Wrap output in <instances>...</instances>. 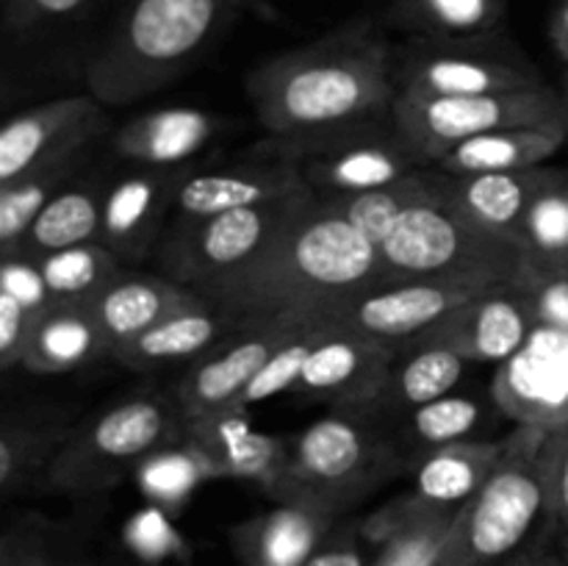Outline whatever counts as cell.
<instances>
[{"instance_id": "6da1fadb", "label": "cell", "mask_w": 568, "mask_h": 566, "mask_svg": "<svg viewBox=\"0 0 568 566\" xmlns=\"http://www.w3.org/2000/svg\"><path fill=\"white\" fill-rule=\"evenodd\" d=\"M386 281L381 250L316 194L255 259L194 292L236 320L320 316L353 294Z\"/></svg>"}, {"instance_id": "7a4b0ae2", "label": "cell", "mask_w": 568, "mask_h": 566, "mask_svg": "<svg viewBox=\"0 0 568 566\" xmlns=\"http://www.w3.org/2000/svg\"><path fill=\"white\" fill-rule=\"evenodd\" d=\"M255 117L275 139L316 137L392 117V50L366 26L275 55L247 75Z\"/></svg>"}, {"instance_id": "3957f363", "label": "cell", "mask_w": 568, "mask_h": 566, "mask_svg": "<svg viewBox=\"0 0 568 566\" xmlns=\"http://www.w3.org/2000/svg\"><path fill=\"white\" fill-rule=\"evenodd\" d=\"M242 0H133L87 67L89 94L125 105L164 89L222 37Z\"/></svg>"}, {"instance_id": "277c9868", "label": "cell", "mask_w": 568, "mask_h": 566, "mask_svg": "<svg viewBox=\"0 0 568 566\" xmlns=\"http://www.w3.org/2000/svg\"><path fill=\"white\" fill-rule=\"evenodd\" d=\"M555 536L549 433L516 425L486 486L460 508L447 547L464 566H499Z\"/></svg>"}, {"instance_id": "5b68a950", "label": "cell", "mask_w": 568, "mask_h": 566, "mask_svg": "<svg viewBox=\"0 0 568 566\" xmlns=\"http://www.w3.org/2000/svg\"><path fill=\"white\" fill-rule=\"evenodd\" d=\"M403 455L392 438L372 431L369 416L316 420L286 442L283 461L264 483L275 503L333 519L399 475Z\"/></svg>"}, {"instance_id": "8992f818", "label": "cell", "mask_w": 568, "mask_h": 566, "mask_svg": "<svg viewBox=\"0 0 568 566\" xmlns=\"http://www.w3.org/2000/svg\"><path fill=\"white\" fill-rule=\"evenodd\" d=\"M386 281H438L466 289L516 286L527 272V253L508 233L469 220L447 200L410 209L381 244Z\"/></svg>"}, {"instance_id": "52a82bcc", "label": "cell", "mask_w": 568, "mask_h": 566, "mask_svg": "<svg viewBox=\"0 0 568 566\" xmlns=\"http://www.w3.org/2000/svg\"><path fill=\"white\" fill-rule=\"evenodd\" d=\"M186 442V414L178 400L133 397L72 427L70 438L50 464L44 486L87 497L136 475L155 449Z\"/></svg>"}, {"instance_id": "ba28073f", "label": "cell", "mask_w": 568, "mask_h": 566, "mask_svg": "<svg viewBox=\"0 0 568 566\" xmlns=\"http://www.w3.org/2000/svg\"><path fill=\"white\" fill-rule=\"evenodd\" d=\"M275 148L272 155L297 161L311 192L327 200L383 189L433 166L394 125V117L316 137L275 139Z\"/></svg>"}, {"instance_id": "9c48e42d", "label": "cell", "mask_w": 568, "mask_h": 566, "mask_svg": "<svg viewBox=\"0 0 568 566\" xmlns=\"http://www.w3.org/2000/svg\"><path fill=\"white\" fill-rule=\"evenodd\" d=\"M392 117L403 137L436 164L449 150L480 133L505 128L568 125V103L549 87L469 98L399 92Z\"/></svg>"}, {"instance_id": "30bf717a", "label": "cell", "mask_w": 568, "mask_h": 566, "mask_svg": "<svg viewBox=\"0 0 568 566\" xmlns=\"http://www.w3.org/2000/svg\"><path fill=\"white\" fill-rule=\"evenodd\" d=\"M314 198L308 189L203 220H170L155 259L166 277L197 289L255 259Z\"/></svg>"}, {"instance_id": "8fae6325", "label": "cell", "mask_w": 568, "mask_h": 566, "mask_svg": "<svg viewBox=\"0 0 568 566\" xmlns=\"http://www.w3.org/2000/svg\"><path fill=\"white\" fill-rule=\"evenodd\" d=\"M399 92L433 98H469V94L527 92L547 87L536 67L486 33L475 37H438L419 42L397 67Z\"/></svg>"}, {"instance_id": "7c38bea8", "label": "cell", "mask_w": 568, "mask_h": 566, "mask_svg": "<svg viewBox=\"0 0 568 566\" xmlns=\"http://www.w3.org/2000/svg\"><path fill=\"white\" fill-rule=\"evenodd\" d=\"M477 294H483L480 289L438 281H381L320 314V320L338 331L358 333L392 347H408Z\"/></svg>"}, {"instance_id": "4fadbf2b", "label": "cell", "mask_w": 568, "mask_h": 566, "mask_svg": "<svg viewBox=\"0 0 568 566\" xmlns=\"http://www.w3.org/2000/svg\"><path fill=\"white\" fill-rule=\"evenodd\" d=\"M488 394L514 427L564 431L568 425V333L538 325L525 347L497 366Z\"/></svg>"}, {"instance_id": "5bb4252c", "label": "cell", "mask_w": 568, "mask_h": 566, "mask_svg": "<svg viewBox=\"0 0 568 566\" xmlns=\"http://www.w3.org/2000/svg\"><path fill=\"white\" fill-rule=\"evenodd\" d=\"M303 320L305 316H272V320L244 322L227 342L194 361L183 375L175 397L186 420L233 411L261 366L297 331Z\"/></svg>"}, {"instance_id": "9a60e30c", "label": "cell", "mask_w": 568, "mask_h": 566, "mask_svg": "<svg viewBox=\"0 0 568 566\" xmlns=\"http://www.w3.org/2000/svg\"><path fill=\"white\" fill-rule=\"evenodd\" d=\"M399 347L331 327L305 361L294 394L331 403L342 414H364L377 403Z\"/></svg>"}, {"instance_id": "2e32d148", "label": "cell", "mask_w": 568, "mask_h": 566, "mask_svg": "<svg viewBox=\"0 0 568 566\" xmlns=\"http://www.w3.org/2000/svg\"><path fill=\"white\" fill-rule=\"evenodd\" d=\"M183 166L139 164L122 175L111 178L103 198L100 244L109 247L122 264H136L159 250L172 220L175 189L183 178Z\"/></svg>"}, {"instance_id": "e0dca14e", "label": "cell", "mask_w": 568, "mask_h": 566, "mask_svg": "<svg viewBox=\"0 0 568 566\" xmlns=\"http://www.w3.org/2000/svg\"><path fill=\"white\" fill-rule=\"evenodd\" d=\"M105 125V105L89 92L22 111L0 128V183L14 181L48 155L92 148Z\"/></svg>"}, {"instance_id": "ac0fdd59", "label": "cell", "mask_w": 568, "mask_h": 566, "mask_svg": "<svg viewBox=\"0 0 568 566\" xmlns=\"http://www.w3.org/2000/svg\"><path fill=\"white\" fill-rule=\"evenodd\" d=\"M536 327L525 292L519 286H503L471 297L416 344H442L471 364L499 366L525 347Z\"/></svg>"}, {"instance_id": "d6986e66", "label": "cell", "mask_w": 568, "mask_h": 566, "mask_svg": "<svg viewBox=\"0 0 568 566\" xmlns=\"http://www.w3.org/2000/svg\"><path fill=\"white\" fill-rule=\"evenodd\" d=\"M308 189L297 161L281 159V155L222 166V170L183 172L175 189L172 220H203V216L270 203L288 194L308 192Z\"/></svg>"}, {"instance_id": "ffe728a7", "label": "cell", "mask_w": 568, "mask_h": 566, "mask_svg": "<svg viewBox=\"0 0 568 566\" xmlns=\"http://www.w3.org/2000/svg\"><path fill=\"white\" fill-rule=\"evenodd\" d=\"M197 300L200 292L166 275H142V272L122 270L103 292L81 305H87L89 314L94 316L111 355H114L128 342L142 336L166 316L194 305Z\"/></svg>"}, {"instance_id": "44dd1931", "label": "cell", "mask_w": 568, "mask_h": 566, "mask_svg": "<svg viewBox=\"0 0 568 566\" xmlns=\"http://www.w3.org/2000/svg\"><path fill=\"white\" fill-rule=\"evenodd\" d=\"M242 325L244 322L236 320L231 311L200 294L197 303L161 320L159 325L116 350L111 358L136 372L161 370L181 361H200L227 342Z\"/></svg>"}, {"instance_id": "7402d4cb", "label": "cell", "mask_w": 568, "mask_h": 566, "mask_svg": "<svg viewBox=\"0 0 568 566\" xmlns=\"http://www.w3.org/2000/svg\"><path fill=\"white\" fill-rule=\"evenodd\" d=\"M458 514L408 492L366 516L358 533L377 547L372 566H427L442 553Z\"/></svg>"}, {"instance_id": "603a6c76", "label": "cell", "mask_w": 568, "mask_h": 566, "mask_svg": "<svg viewBox=\"0 0 568 566\" xmlns=\"http://www.w3.org/2000/svg\"><path fill=\"white\" fill-rule=\"evenodd\" d=\"M552 166L508 172H475V175H447L444 172V200L469 220L491 231L519 236L527 209L544 186L555 178Z\"/></svg>"}, {"instance_id": "cb8c5ba5", "label": "cell", "mask_w": 568, "mask_h": 566, "mask_svg": "<svg viewBox=\"0 0 568 566\" xmlns=\"http://www.w3.org/2000/svg\"><path fill=\"white\" fill-rule=\"evenodd\" d=\"M186 444H192L214 477H253L264 486L283 461L286 442L261 436L244 420V411H216V414L186 420Z\"/></svg>"}, {"instance_id": "d4e9b609", "label": "cell", "mask_w": 568, "mask_h": 566, "mask_svg": "<svg viewBox=\"0 0 568 566\" xmlns=\"http://www.w3.org/2000/svg\"><path fill=\"white\" fill-rule=\"evenodd\" d=\"M72 427L64 411H6L0 422V488L6 497L26 492L37 481L44 483Z\"/></svg>"}, {"instance_id": "484cf974", "label": "cell", "mask_w": 568, "mask_h": 566, "mask_svg": "<svg viewBox=\"0 0 568 566\" xmlns=\"http://www.w3.org/2000/svg\"><path fill=\"white\" fill-rule=\"evenodd\" d=\"M333 519L281 505L242 522L231 530V544L244 566H305L331 536Z\"/></svg>"}, {"instance_id": "4316f807", "label": "cell", "mask_w": 568, "mask_h": 566, "mask_svg": "<svg viewBox=\"0 0 568 566\" xmlns=\"http://www.w3.org/2000/svg\"><path fill=\"white\" fill-rule=\"evenodd\" d=\"M216 120L200 109H159L128 120L114 133V150L122 159L148 166H183L209 144Z\"/></svg>"}, {"instance_id": "83f0119b", "label": "cell", "mask_w": 568, "mask_h": 566, "mask_svg": "<svg viewBox=\"0 0 568 566\" xmlns=\"http://www.w3.org/2000/svg\"><path fill=\"white\" fill-rule=\"evenodd\" d=\"M111 355L98 322L81 303H55L33 325L22 366L37 375H64Z\"/></svg>"}, {"instance_id": "f1b7e54d", "label": "cell", "mask_w": 568, "mask_h": 566, "mask_svg": "<svg viewBox=\"0 0 568 566\" xmlns=\"http://www.w3.org/2000/svg\"><path fill=\"white\" fill-rule=\"evenodd\" d=\"M505 455V438L458 442L419 458L410 492L425 503L460 511L483 486Z\"/></svg>"}, {"instance_id": "f546056e", "label": "cell", "mask_w": 568, "mask_h": 566, "mask_svg": "<svg viewBox=\"0 0 568 566\" xmlns=\"http://www.w3.org/2000/svg\"><path fill=\"white\" fill-rule=\"evenodd\" d=\"M568 142V125L505 128L480 133L449 150L436 166L447 175H475V172H508L544 166Z\"/></svg>"}, {"instance_id": "4dcf8cb0", "label": "cell", "mask_w": 568, "mask_h": 566, "mask_svg": "<svg viewBox=\"0 0 568 566\" xmlns=\"http://www.w3.org/2000/svg\"><path fill=\"white\" fill-rule=\"evenodd\" d=\"M471 361L458 355L455 350L442 347V344H408L399 347L392 370H388L386 386L372 408L397 411L399 416L419 405L433 403L438 397H447L458 388L464 375L469 372Z\"/></svg>"}, {"instance_id": "1f68e13d", "label": "cell", "mask_w": 568, "mask_h": 566, "mask_svg": "<svg viewBox=\"0 0 568 566\" xmlns=\"http://www.w3.org/2000/svg\"><path fill=\"white\" fill-rule=\"evenodd\" d=\"M105 186H109V181H103V178H72L39 211L17 250L39 259V255L55 253V250L75 247V244L100 242Z\"/></svg>"}, {"instance_id": "d6a6232c", "label": "cell", "mask_w": 568, "mask_h": 566, "mask_svg": "<svg viewBox=\"0 0 568 566\" xmlns=\"http://www.w3.org/2000/svg\"><path fill=\"white\" fill-rule=\"evenodd\" d=\"M89 148L64 150L42 159L17 175L0 183V253H14L39 211L72 181L87 161Z\"/></svg>"}, {"instance_id": "836d02e7", "label": "cell", "mask_w": 568, "mask_h": 566, "mask_svg": "<svg viewBox=\"0 0 568 566\" xmlns=\"http://www.w3.org/2000/svg\"><path fill=\"white\" fill-rule=\"evenodd\" d=\"M444 198V172L436 164L425 166L419 172L399 178V181L388 183L383 189H372V192L353 194V198H336L333 203L342 209V214L381 250L388 233L397 228V222L408 214L410 209L430 200Z\"/></svg>"}, {"instance_id": "e575fe53", "label": "cell", "mask_w": 568, "mask_h": 566, "mask_svg": "<svg viewBox=\"0 0 568 566\" xmlns=\"http://www.w3.org/2000/svg\"><path fill=\"white\" fill-rule=\"evenodd\" d=\"M530 270H568V172L558 170L527 209L519 236Z\"/></svg>"}, {"instance_id": "d590c367", "label": "cell", "mask_w": 568, "mask_h": 566, "mask_svg": "<svg viewBox=\"0 0 568 566\" xmlns=\"http://www.w3.org/2000/svg\"><path fill=\"white\" fill-rule=\"evenodd\" d=\"M37 261L55 303H89L125 270V264L100 242L55 250Z\"/></svg>"}, {"instance_id": "8d00e7d4", "label": "cell", "mask_w": 568, "mask_h": 566, "mask_svg": "<svg viewBox=\"0 0 568 566\" xmlns=\"http://www.w3.org/2000/svg\"><path fill=\"white\" fill-rule=\"evenodd\" d=\"M403 420L405 427H408L410 442L425 449L427 455L433 449L449 447V444L480 442L483 427L488 422V411L480 400L453 392L447 397H438L433 403L408 411V414H403Z\"/></svg>"}, {"instance_id": "74e56055", "label": "cell", "mask_w": 568, "mask_h": 566, "mask_svg": "<svg viewBox=\"0 0 568 566\" xmlns=\"http://www.w3.org/2000/svg\"><path fill=\"white\" fill-rule=\"evenodd\" d=\"M331 331L327 322H322L320 316H305L303 322L297 325V331L270 355L264 366H261L258 375L253 377L247 388H244L242 397L236 400L233 411H244L253 408V405L266 403V400L277 397L283 392H294L297 386L300 375L305 370V361L308 355L314 353V347L320 344V338Z\"/></svg>"}, {"instance_id": "f35d334b", "label": "cell", "mask_w": 568, "mask_h": 566, "mask_svg": "<svg viewBox=\"0 0 568 566\" xmlns=\"http://www.w3.org/2000/svg\"><path fill=\"white\" fill-rule=\"evenodd\" d=\"M133 477L153 503L164 505V508H178V505L186 503V497L200 483L211 481L214 472L192 444L183 442L175 447L155 449L139 464Z\"/></svg>"}, {"instance_id": "ab89813d", "label": "cell", "mask_w": 568, "mask_h": 566, "mask_svg": "<svg viewBox=\"0 0 568 566\" xmlns=\"http://www.w3.org/2000/svg\"><path fill=\"white\" fill-rule=\"evenodd\" d=\"M61 527L37 514H22L0 538V566H64Z\"/></svg>"}, {"instance_id": "60d3db41", "label": "cell", "mask_w": 568, "mask_h": 566, "mask_svg": "<svg viewBox=\"0 0 568 566\" xmlns=\"http://www.w3.org/2000/svg\"><path fill=\"white\" fill-rule=\"evenodd\" d=\"M408 14L444 37H475L499 20L503 0H410Z\"/></svg>"}, {"instance_id": "b9f144b4", "label": "cell", "mask_w": 568, "mask_h": 566, "mask_svg": "<svg viewBox=\"0 0 568 566\" xmlns=\"http://www.w3.org/2000/svg\"><path fill=\"white\" fill-rule=\"evenodd\" d=\"M0 292L20 300L31 314L42 316L55 305L50 294L48 281L42 275V266L33 255L14 250V253H0Z\"/></svg>"}, {"instance_id": "7bdbcfd3", "label": "cell", "mask_w": 568, "mask_h": 566, "mask_svg": "<svg viewBox=\"0 0 568 566\" xmlns=\"http://www.w3.org/2000/svg\"><path fill=\"white\" fill-rule=\"evenodd\" d=\"M516 286L525 292L538 325L568 333V270H530Z\"/></svg>"}, {"instance_id": "ee69618b", "label": "cell", "mask_w": 568, "mask_h": 566, "mask_svg": "<svg viewBox=\"0 0 568 566\" xmlns=\"http://www.w3.org/2000/svg\"><path fill=\"white\" fill-rule=\"evenodd\" d=\"M37 320L39 316L31 314L20 300L0 292V366L3 370L22 366V353H26Z\"/></svg>"}, {"instance_id": "f6af8a7d", "label": "cell", "mask_w": 568, "mask_h": 566, "mask_svg": "<svg viewBox=\"0 0 568 566\" xmlns=\"http://www.w3.org/2000/svg\"><path fill=\"white\" fill-rule=\"evenodd\" d=\"M552 449V494H555V536L560 538L568 560V425L549 433Z\"/></svg>"}, {"instance_id": "bcb514c9", "label": "cell", "mask_w": 568, "mask_h": 566, "mask_svg": "<svg viewBox=\"0 0 568 566\" xmlns=\"http://www.w3.org/2000/svg\"><path fill=\"white\" fill-rule=\"evenodd\" d=\"M87 0H9L11 26L28 28L42 20H64L83 9Z\"/></svg>"}, {"instance_id": "7dc6e473", "label": "cell", "mask_w": 568, "mask_h": 566, "mask_svg": "<svg viewBox=\"0 0 568 566\" xmlns=\"http://www.w3.org/2000/svg\"><path fill=\"white\" fill-rule=\"evenodd\" d=\"M128 538H131V544L139 553L148 555H164L166 547L175 544V536H172V530L166 527V522L161 519L159 511L139 514L136 519L128 525Z\"/></svg>"}, {"instance_id": "c3c4849f", "label": "cell", "mask_w": 568, "mask_h": 566, "mask_svg": "<svg viewBox=\"0 0 568 566\" xmlns=\"http://www.w3.org/2000/svg\"><path fill=\"white\" fill-rule=\"evenodd\" d=\"M305 566H372L366 564L364 553L349 536L325 538L320 549L305 560Z\"/></svg>"}, {"instance_id": "681fc988", "label": "cell", "mask_w": 568, "mask_h": 566, "mask_svg": "<svg viewBox=\"0 0 568 566\" xmlns=\"http://www.w3.org/2000/svg\"><path fill=\"white\" fill-rule=\"evenodd\" d=\"M552 42H555V50H558V53L568 61V0L552 22Z\"/></svg>"}, {"instance_id": "f907efd6", "label": "cell", "mask_w": 568, "mask_h": 566, "mask_svg": "<svg viewBox=\"0 0 568 566\" xmlns=\"http://www.w3.org/2000/svg\"><path fill=\"white\" fill-rule=\"evenodd\" d=\"M547 553H549V544H538V547L525 549V553L514 555V558L505 560V564H499V566H541L544 555Z\"/></svg>"}, {"instance_id": "816d5d0a", "label": "cell", "mask_w": 568, "mask_h": 566, "mask_svg": "<svg viewBox=\"0 0 568 566\" xmlns=\"http://www.w3.org/2000/svg\"><path fill=\"white\" fill-rule=\"evenodd\" d=\"M427 566H464V564H460V560L455 558V555H453V549H449V547H447V542H444L442 553H438L436 558H433L430 564H427Z\"/></svg>"}, {"instance_id": "f5cc1de1", "label": "cell", "mask_w": 568, "mask_h": 566, "mask_svg": "<svg viewBox=\"0 0 568 566\" xmlns=\"http://www.w3.org/2000/svg\"><path fill=\"white\" fill-rule=\"evenodd\" d=\"M541 566H568V560L564 558V555H558V553H552V549H549V553L544 555Z\"/></svg>"}, {"instance_id": "db71d44e", "label": "cell", "mask_w": 568, "mask_h": 566, "mask_svg": "<svg viewBox=\"0 0 568 566\" xmlns=\"http://www.w3.org/2000/svg\"><path fill=\"white\" fill-rule=\"evenodd\" d=\"M64 566H94V564H87V560H67Z\"/></svg>"}, {"instance_id": "11a10c76", "label": "cell", "mask_w": 568, "mask_h": 566, "mask_svg": "<svg viewBox=\"0 0 568 566\" xmlns=\"http://www.w3.org/2000/svg\"><path fill=\"white\" fill-rule=\"evenodd\" d=\"M566 103H568V72H566Z\"/></svg>"}]
</instances>
